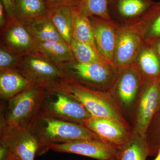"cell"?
Listing matches in <instances>:
<instances>
[{
  "label": "cell",
  "mask_w": 160,
  "mask_h": 160,
  "mask_svg": "<svg viewBox=\"0 0 160 160\" xmlns=\"http://www.w3.org/2000/svg\"><path fill=\"white\" fill-rule=\"evenodd\" d=\"M46 149L56 152L81 155L98 160L116 158L117 147L100 139H86L74 140L63 143H51Z\"/></svg>",
  "instance_id": "11"
},
{
  "label": "cell",
  "mask_w": 160,
  "mask_h": 160,
  "mask_svg": "<svg viewBox=\"0 0 160 160\" xmlns=\"http://www.w3.org/2000/svg\"><path fill=\"white\" fill-rule=\"evenodd\" d=\"M48 8L64 6H77L80 0H45Z\"/></svg>",
  "instance_id": "28"
},
{
  "label": "cell",
  "mask_w": 160,
  "mask_h": 160,
  "mask_svg": "<svg viewBox=\"0 0 160 160\" xmlns=\"http://www.w3.org/2000/svg\"><path fill=\"white\" fill-rule=\"evenodd\" d=\"M144 78L160 77V61L154 49L145 39L135 62Z\"/></svg>",
  "instance_id": "22"
},
{
  "label": "cell",
  "mask_w": 160,
  "mask_h": 160,
  "mask_svg": "<svg viewBox=\"0 0 160 160\" xmlns=\"http://www.w3.org/2000/svg\"><path fill=\"white\" fill-rule=\"evenodd\" d=\"M26 26L38 42L66 43L47 14Z\"/></svg>",
  "instance_id": "21"
},
{
  "label": "cell",
  "mask_w": 160,
  "mask_h": 160,
  "mask_svg": "<svg viewBox=\"0 0 160 160\" xmlns=\"http://www.w3.org/2000/svg\"><path fill=\"white\" fill-rule=\"evenodd\" d=\"M6 47L0 46V71L8 69H15L20 58Z\"/></svg>",
  "instance_id": "27"
},
{
  "label": "cell",
  "mask_w": 160,
  "mask_h": 160,
  "mask_svg": "<svg viewBox=\"0 0 160 160\" xmlns=\"http://www.w3.org/2000/svg\"><path fill=\"white\" fill-rule=\"evenodd\" d=\"M8 160H13V159L11 157H10V158H9V159H8Z\"/></svg>",
  "instance_id": "35"
},
{
  "label": "cell",
  "mask_w": 160,
  "mask_h": 160,
  "mask_svg": "<svg viewBox=\"0 0 160 160\" xmlns=\"http://www.w3.org/2000/svg\"><path fill=\"white\" fill-rule=\"evenodd\" d=\"M116 160V158H115V159H114V160Z\"/></svg>",
  "instance_id": "36"
},
{
  "label": "cell",
  "mask_w": 160,
  "mask_h": 160,
  "mask_svg": "<svg viewBox=\"0 0 160 160\" xmlns=\"http://www.w3.org/2000/svg\"><path fill=\"white\" fill-rule=\"evenodd\" d=\"M116 69L108 91L123 116L131 123L142 87L144 77L135 63Z\"/></svg>",
  "instance_id": "3"
},
{
  "label": "cell",
  "mask_w": 160,
  "mask_h": 160,
  "mask_svg": "<svg viewBox=\"0 0 160 160\" xmlns=\"http://www.w3.org/2000/svg\"><path fill=\"white\" fill-rule=\"evenodd\" d=\"M46 88L32 85L8 100L1 123L28 129L41 111Z\"/></svg>",
  "instance_id": "5"
},
{
  "label": "cell",
  "mask_w": 160,
  "mask_h": 160,
  "mask_svg": "<svg viewBox=\"0 0 160 160\" xmlns=\"http://www.w3.org/2000/svg\"><path fill=\"white\" fill-rule=\"evenodd\" d=\"M89 18L99 52L114 67L113 60L118 31L121 26L112 21H107L96 16H91Z\"/></svg>",
  "instance_id": "14"
},
{
  "label": "cell",
  "mask_w": 160,
  "mask_h": 160,
  "mask_svg": "<svg viewBox=\"0 0 160 160\" xmlns=\"http://www.w3.org/2000/svg\"><path fill=\"white\" fill-rule=\"evenodd\" d=\"M5 8L7 21L15 18L14 0H1Z\"/></svg>",
  "instance_id": "29"
},
{
  "label": "cell",
  "mask_w": 160,
  "mask_h": 160,
  "mask_svg": "<svg viewBox=\"0 0 160 160\" xmlns=\"http://www.w3.org/2000/svg\"><path fill=\"white\" fill-rule=\"evenodd\" d=\"M15 69L30 81L32 85L43 88L55 87L65 80L59 66L38 52L21 57Z\"/></svg>",
  "instance_id": "8"
},
{
  "label": "cell",
  "mask_w": 160,
  "mask_h": 160,
  "mask_svg": "<svg viewBox=\"0 0 160 160\" xmlns=\"http://www.w3.org/2000/svg\"><path fill=\"white\" fill-rule=\"evenodd\" d=\"M10 157L8 149L5 146L0 144V160H8Z\"/></svg>",
  "instance_id": "32"
},
{
  "label": "cell",
  "mask_w": 160,
  "mask_h": 160,
  "mask_svg": "<svg viewBox=\"0 0 160 160\" xmlns=\"http://www.w3.org/2000/svg\"><path fill=\"white\" fill-rule=\"evenodd\" d=\"M31 83L15 69L0 71V97L8 101L32 86Z\"/></svg>",
  "instance_id": "15"
},
{
  "label": "cell",
  "mask_w": 160,
  "mask_h": 160,
  "mask_svg": "<svg viewBox=\"0 0 160 160\" xmlns=\"http://www.w3.org/2000/svg\"><path fill=\"white\" fill-rule=\"evenodd\" d=\"M156 157L154 160H160V149L158 150L157 154Z\"/></svg>",
  "instance_id": "33"
},
{
  "label": "cell",
  "mask_w": 160,
  "mask_h": 160,
  "mask_svg": "<svg viewBox=\"0 0 160 160\" xmlns=\"http://www.w3.org/2000/svg\"><path fill=\"white\" fill-rule=\"evenodd\" d=\"M0 144L7 148L14 160H34L40 145L29 129L1 123Z\"/></svg>",
  "instance_id": "10"
},
{
  "label": "cell",
  "mask_w": 160,
  "mask_h": 160,
  "mask_svg": "<svg viewBox=\"0 0 160 160\" xmlns=\"http://www.w3.org/2000/svg\"><path fill=\"white\" fill-rule=\"evenodd\" d=\"M41 110L58 119L83 125L92 117L82 103L57 86L46 88Z\"/></svg>",
  "instance_id": "6"
},
{
  "label": "cell",
  "mask_w": 160,
  "mask_h": 160,
  "mask_svg": "<svg viewBox=\"0 0 160 160\" xmlns=\"http://www.w3.org/2000/svg\"><path fill=\"white\" fill-rule=\"evenodd\" d=\"M99 139L118 147L129 139L131 128L110 119L91 117L84 124Z\"/></svg>",
  "instance_id": "13"
},
{
  "label": "cell",
  "mask_w": 160,
  "mask_h": 160,
  "mask_svg": "<svg viewBox=\"0 0 160 160\" xmlns=\"http://www.w3.org/2000/svg\"><path fill=\"white\" fill-rule=\"evenodd\" d=\"M72 38L88 45L97 53L102 56L96 45L94 33L89 18L82 14L77 6H75L73 9Z\"/></svg>",
  "instance_id": "20"
},
{
  "label": "cell",
  "mask_w": 160,
  "mask_h": 160,
  "mask_svg": "<svg viewBox=\"0 0 160 160\" xmlns=\"http://www.w3.org/2000/svg\"><path fill=\"white\" fill-rule=\"evenodd\" d=\"M157 49L158 53L160 59V42L158 44L157 46Z\"/></svg>",
  "instance_id": "34"
},
{
  "label": "cell",
  "mask_w": 160,
  "mask_h": 160,
  "mask_svg": "<svg viewBox=\"0 0 160 160\" xmlns=\"http://www.w3.org/2000/svg\"><path fill=\"white\" fill-rule=\"evenodd\" d=\"M149 156H154L160 149V107L150 122L146 133Z\"/></svg>",
  "instance_id": "26"
},
{
  "label": "cell",
  "mask_w": 160,
  "mask_h": 160,
  "mask_svg": "<svg viewBox=\"0 0 160 160\" xmlns=\"http://www.w3.org/2000/svg\"><path fill=\"white\" fill-rule=\"evenodd\" d=\"M45 0H14L15 18L27 26L48 14Z\"/></svg>",
  "instance_id": "18"
},
{
  "label": "cell",
  "mask_w": 160,
  "mask_h": 160,
  "mask_svg": "<svg viewBox=\"0 0 160 160\" xmlns=\"http://www.w3.org/2000/svg\"><path fill=\"white\" fill-rule=\"evenodd\" d=\"M1 45L19 57L37 52L36 40L26 25L15 18L8 20L1 29Z\"/></svg>",
  "instance_id": "12"
},
{
  "label": "cell",
  "mask_w": 160,
  "mask_h": 160,
  "mask_svg": "<svg viewBox=\"0 0 160 160\" xmlns=\"http://www.w3.org/2000/svg\"><path fill=\"white\" fill-rule=\"evenodd\" d=\"M7 23V18L6 16L5 8L2 1H0V28L2 29L5 27Z\"/></svg>",
  "instance_id": "31"
},
{
  "label": "cell",
  "mask_w": 160,
  "mask_h": 160,
  "mask_svg": "<svg viewBox=\"0 0 160 160\" xmlns=\"http://www.w3.org/2000/svg\"><path fill=\"white\" fill-rule=\"evenodd\" d=\"M65 80L92 88L108 91L116 68L108 64H84L75 59L60 67Z\"/></svg>",
  "instance_id": "7"
},
{
  "label": "cell",
  "mask_w": 160,
  "mask_h": 160,
  "mask_svg": "<svg viewBox=\"0 0 160 160\" xmlns=\"http://www.w3.org/2000/svg\"><path fill=\"white\" fill-rule=\"evenodd\" d=\"M160 107V77L144 78L130 125L132 131L145 137L150 122Z\"/></svg>",
  "instance_id": "9"
},
{
  "label": "cell",
  "mask_w": 160,
  "mask_h": 160,
  "mask_svg": "<svg viewBox=\"0 0 160 160\" xmlns=\"http://www.w3.org/2000/svg\"><path fill=\"white\" fill-rule=\"evenodd\" d=\"M109 0H80L78 10L87 17L96 16L107 21H112L109 13Z\"/></svg>",
  "instance_id": "24"
},
{
  "label": "cell",
  "mask_w": 160,
  "mask_h": 160,
  "mask_svg": "<svg viewBox=\"0 0 160 160\" xmlns=\"http://www.w3.org/2000/svg\"><path fill=\"white\" fill-rule=\"evenodd\" d=\"M75 6H64L49 9L47 15L65 42L70 46L72 40V19Z\"/></svg>",
  "instance_id": "19"
},
{
  "label": "cell",
  "mask_w": 160,
  "mask_h": 160,
  "mask_svg": "<svg viewBox=\"0 0 160 160\" xmlns=\"http://www.w3.org/2000/svg\"><path fill=\"white\" fill-rule=\"evenodd\" d=\"M149 156L146 137L133 131L126 142L117 147V160H146Z\"/></svg>",
  "instance_id": "16"
},
{
  "label": "cell",
  "mask_w": 160,
  "mask_h": 160,
  "mask_svg": "<svg viewBox=\"0 0 160 160\" xmlns=\"http://www.w3.org/2000/svg\"><path fill=\"white\" fill-rule=\"evenodd\" d=\"M149 34L151 37L160 36V13L152 22Z\"/></svg>",
  "instance_id": "30"
},
{
  "label": "cell",
  "mask_w": 160,
  "mask_h": 160,
  "mask_svg": "<svg viewBox=\"0 0 160 160\" xmlns=\"http://www.w3.org/2000/svg\"><path fill=\"white\" fill-rule=\"evenodd\" d=\"M109 4L121 17L133 20L141 17L153 5L150 0H109Z\"/></svg>",
  "instance_id": "23"
},
{
  "label": "cell",
  "mask_w": 160,
  "mask_h": 160,
  "mask_svg": "<svg viewBox=\"0 0 160 160\" xmlns=\"http://www.w3.org/2000/svg\"><path fill=\"white\" fill-rule=\"evenodd\" d=\"M154 15V11L150 8L129 25L120 26L113 60L115 68H122L135 63L145 41L148 25Z\"/></svg>",
  "instance_id": "4"
},
{
  "label": "cell",
  "mask_w": 160,
  "mask_h": 160,
  "mask_svg": "<svg viewBox=\"0 0 160 160\" xmlns=\"http://www.w3.org/2000/svg\"><path fill=\"white\" fill-rule=\"evenodd\" d=\"M36 51L59 67L75 59L70 46L66 43L36 41Z\"/></svg>",
  "instance_id": "17"
},
{
  "label": "cell",
  "mask_w": 160,
  "mask_h": 160,
  "mask_svg": "<svg viewBox=\"0 0 160 160\" xmlns=\"http://www.w3.org/2000/svg\"><path fill=\"white\" fill-rule=\"evenodd\" d=\"M56 86L82 103L92 117L110 119L132 128L109 91L92 89L67 80Z\"/></svg>",
  "instance_id": "2"
},
{
  "label": "cell",
  "mask_w": 160,
  "mask_h": 160,
  "mask_svg": "<svg viewBox=\"0 0 160 160\" xmlns=\"http://www.w3.org/2000/svg\"><path fill=\"white\" fill-rule=\"evenodd\" d=\"M28 129L38 141L40 151L41 149L44 151L46 146L51 143L86 139H99L84 125L58 119L41 110Z\"/></svg>",
  "instance_id": "1"
},
{
  "label": "cell",
  "mask_w": 160,
  "mask_h": 160,
  "mask_svg": "<svg viewBox=\"0 0 160 160\" xmlns=\"http://www.w3.org/2000/svg\"><path fill=\"white\" fill-rule=\"evenodd\" d=\"M69 46L75 59L78 62L84 64L104 63L112 66L105 58L98 54L92 48L86 44L79 42L72 38Z\"/></svg>",
  "instance_id": "25"
}]
</instances>
